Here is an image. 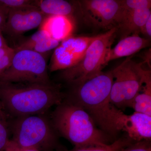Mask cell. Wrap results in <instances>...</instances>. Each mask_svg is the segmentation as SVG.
Here are the masks:
<instances>
[{"instance_id": "6da1fadb", "label": "cell", "mask_w": 151, "mask_h": 151, "mask_svg": "<svg viewBox=\"0 0 151 151\" xmlns=\"http://www.w3.org/2000/svg\"><path fill=\"white\" fill-rule=\"evenodd\" d=\"M59 84L0 81V102L10 119L45 114L65 99Z\"/></svg>"}, {"instance_id": "7a4b0ae2", "label": "cell", "mask_w": 151, "mask_h": 151, "mask_svg": "<svg viewBox=\"0 0 151 151\" xmlns=\"http://www.w3.org/2000/svg\"><path fill=\"white\" fill-rule=\"evenodd\" d=\"M113 82L112 70L100 72L81 84L73 85L65 99L84 109L97 127L113 139L119 132L113 120L110 94Z\"/></svg>"}, {"instance_id": "3957f363", "label": "cell", "mask_w": 151, "mask_h": 151, "mask_svg": "<svg viewBox=\"0 0 151 151\" xmlns=\"http://www.w3.org/2000/svg\"><path fill=\"white\" fill-rule=\"evenodd\" d=\"M50 116L59 136L76 147L105 146L114 141L97 127L83 108L65 98Z\"/></svg>"}, {"instance_id": "277c9868", "label": "cell", "mask_w": 151, "mask_h": 151, "mask_svg": "<svg viewBox=\"0 0 151 151\" xmlns=\"http://www.w3.org/2000/svg\"><path fill=\"white\" fill-rule=\"evenodd\" d=\"M9 124L11 140L22 147L54 151L60 145L59 135L46 113L10 119Z\"/></svg>"}, {"instance_id": "5b68a950", "label": "cell", "mask_w": 151, "mask_h": 151, "mask_svg": "<svg viewBox=\"0 0 151 151\" xmlns=\"http://www.w3.org/2000/svg\"><path fill=\"white\" fill-rule=\"evenodd\" d=\"M132 57L112 69L113 82L110 94L112 105L118 109L131 108L135 97L142 90L143 84L151 78V70L142 68L143 63H137Z\"/></svg>"}, {"instance_id": "8992f818", "label": "cell", "mask_w": 151, "mask_h": 151, "mask_svg": "<svg viewBox=\"0 0 151 151\" xmlns=\"http://www.w3.org/2000/svg\"><path fill=\"white\" fill-rule=\"evenodd\" d=\"M118 31L114 27L96 35L82 59L76 65L63 70L60 76L71 86L81 84L102 72L105 58Z\"/></svg>"}, {"instance_id": "52a82bcc", "label": "cell", "mask_w": 151, "mask_h": 151, "mask_svg": "<svg viewBox=\"0 0 151 151\" xmlns=\"http://www.w3.org/2000/svg\"><path fill=\"white\" fill-rule=\"evenodd\" d=\"M47 69L43 55L29 50H15L9 67L0 74V81L49 84L52 82L49 77Z\"/></svg>"}, {"instance_id": "ba28073f", "label": "cell", "mask_w": 151, "mask_h": 151, "mask_svg": "<svg viewBox=\"0 0 151 151\" xmlns=\"http://www.w3.org/2000/svg\"><path fill=\"white\" fill-rule=\"evenodd\" d=\"M85 21L95 27L118 28L124 17L121 0H83L77 2Z\"/></svg>"}, {"instance_id": "9c48e42d", "label": "cell", "mask_w": 151, "mask_h": 151, "mask_svg": "<svg viewBox=\"0 0 151 151\" xmlns=\"http://www.w3.org/2000/svg\"><path fill=\"white\" fill-rule=\"evenodd\" d=\"M94 36H70L55 48L48 68L50 72L64 70L76 65L84 56Z\"/></svg>"}, {"instance_id": "30bf717a", "label": "cell", "mask_w": 151, "mask_h": 151, "mask_svg": "<svg viewBox=\"0 0 151 151\" xmlns=\"http://www.w3.org/2000/svg\"><path fill=\"white\" fill-rule=\"evenodd\" d=\"M113 113L114 124L119 133L126 132L127 137L134 142L151 141V116L135 112L126 115L114 106Z\"/></svg>"}, {"instance_id": "8fae6325", "label": "cell", "mask_w": 151, "mask_h": 151, "mask_svg": "<svg viewBox=\"0 0 151 151\" xmlns=\"http://www.w3.org/2000/svg\"><path fill=\"white\" fill-rule=\"evenodd\" d=\"M47 16L37 7L9 10L2 32L11 36L21 35L40 26Z\"/></svg>"}, {"instance_id": "7c38bea8", "label": "cell", "mask_w": 151, "mask_h": 151, "mask_svg": "<svg viewBox=\"0 0 151 151\" xmlns=\"http://www.w3.org/2000/svg\"><path fill=\"white\" fill-rule=\"evenodd\" d=\"M150 45V40L141 37L139 35H134L122 38L116 46L107 52L105 65L111 60L133 55Z\"/></svg>"}, {"instance_id": "4fadbf2b", "label": "cell", "mask_w": 151, "mask_h": 151, "mask_svg": "<svg viewBox=\"0 0 151 151\" xmlns=\"http://www.w3.org/2000/svg\"><path fill=\"white\" fill-rule=\"evenodd\" d=\"M151 15V9L124 10V17L117 28V33H120L121 39L134 35H139Z\"/></svg>"}, {"instance_id": "5bb4252c", "label": "cell", "mask_w": 151, "mask_h": 151, "mask_svg": "<svg viewBox=\"0 0 151 151\" xmlns=\"http://www.w3.org/2000/svg\"><path fill=\"white\" fill-rule=\"evenodd\" d=\"M40 27V29L60 42L71 36L74 29L71 18L60 15L47 16Z\"/></svg>"}, {"instance_id": "9a60e30c", "label": "cell", "mask_w": 151, "mask_h": 151, "mask_svg": "<svg viewBox=\"0 0 151 151\" xmlns=\"http://www.w3.org/2000/svg\"><path fill=\"white\" fill-rule=\"evenodd\" d=\"M60 42L52 38L46 32L39 29L14 49L15 50H29L44 55L45 53L56 48Z\"/></svg>"}, {"instance_id": "2e32d148", "label": "cell", "mask_w": 151, "mask_h": 151, "mask_svg": "<svg viewBox=\"0 0 151 151\" xmlns=\"http://www.w3.org/2000/svg\"><path fill=\"white\" fill-rule=\"evenodd\" d=\"M34 4L47 16L60 15L71 18L75 11L74 6L64 0H36Z\"/></svg>"}, {"instance_id": "e0dca14e", "label": "cell", "mask_w": 151, "mask_h": 151, "mask_svg": "<svg viewBox=\"0 0 151 151\" xmlns=\"http://www.w3.org/2000/svg\"><path fill=\"white\" fill-rule=\"evenodd\" d=\"M142 88V92L135 97L131 108L135 112L151 116V78L145 82Z\"/></svg>"}, {"instance_id": "ac0fdd59", "label": "cell", "mask_w": 151, "mask_h": 151, "mask_svg": "<svg viewBox=\"0 0 151 151\" xmlns=\"http://www.w3.org/2000/svg\"><path fill=\"white\" fill-rule=\"evenodd\" d=\"M134 142L128 137H122L114 141L113 143L103 146L76 147L68 150L60 145L56 151H121L132 143Z\"/></svg>"}, {"instance_id": "d6986e66", "label": "cell", "mask_w": 151, "mask_h": 151, "mask_svg": "<svg viewBox=\"0 0 151 151\" xmlns=\"http://www.w3.org/2000/svg\"><path fill=\"white\" fill-rule=\"evenodd\" d=\"M10 119L0 102V151H4L10 140Z\"/></svg>"}, {"instance_id": "ffe728a7", "label": "cell", "mask_w": 151, "mask_h": 151, "mask_svg": "<svg viewBox=\"0 0 151 151\" xmlns=\"http://www.w3.org/2000/svg\"><path fill=\"white\" fill-rule=\"evenodd\" d=\"M34 1L31 0H0V5L9 10L12 9H22L36 8Z\"/></svg>"}, {"instance_id": "44dd1931", "label": "cell", "mask_w": 151, "mask_h": 151, "mask_svg": "<svg viewBox=\"0 0 151 151\" xmlns=\"http://www.w3.org/2000/svg\"><path fill=\"white\" fill-rule=\"evenodd\" d=\"M15 53L14 49L8 45L0 49V74L9 67Z\"/></svg>"}, {"instance_id": "7402d4cb", "label": "cell", "mask_w": 151, "mask_h": 151, "mask_svg": "<svg viewBox=\"0 0 151 151\" xmlns=\"http://www.w3.org/2000/svg\"><path fill=\"white\" fill-rule=\"evenodd\" d=\"M124 10L130 11L145 9H151L150 0H121Z\"/></svg>"}, {"instance_id": "603a6c76", "label": "cell", "mask_w": 151, "mask_h": 151, "mask_svg": "<svg viewBox=\"0 0 151 151\" xmlns=\"http://www.w3.org/2000/svg\"><path fill=\"white\" fill-rule=\"evenodd\" d=\"M121 151H151L150 141L134 142Z\"/></svg>"}, {"instance_id": "cb8c5ba5", "label": "cell", "mask_w": 151, "mask_h": 151, "mask_svg": "<svg viewBox=\"0 0 151 151\" xmlns=\"http://www.w3.org/2000/svg\"><path fill=\"white\" fill-rule=\"evenodd\" d=\"M4 151H39L35 149L27 148L20 147L10 139L6 146Z\"/></svg>"}, {"instance_id": "d4e9b609", "label": "cell", "mask_w": 151, "mask_h": 151, "mask_svg": "<svg viewBox=\"0 0 151 151\" xmlns=\"http://www.w3.org/2000/svg\"><path fill=\"white\" fill-rule=\"evenodd\" d=\"M9 10L4 7L0 5V32H2L7 19Z\"/></svg>"}, {"instance_id": "484cf974", "label": "cell", "mask_w": 151, "mask_h": 151, "mask_svg": "<svg viewBox=\"0 0 151 151\" xmlns=\"http://www.w3.org/2000/svg\"><path fill=\"white\" fill-rule=\"evenodd\" d=\"M143 34L146 36L148 39L150 40L151 37V15L147 20L142 29Z\"/></svg>"}, {"instance_id": "4316f807", "label": "cell", "mask_w": 151, "mask_h": 151, "mask_svg": "<svg viewBox=\"0 0 151 151\" xmlns=\"http://www.w3.org/2000/svg\"><path fill=\"white\" fill-rule=\"evenodd\" d=\"M143 55H144V57H143V59L144 60L143 63H146L149 65L150 69H151V49L150 48L148 50H146Z\"/></svg>"}, {"instance_id": "83f0119b", "label": "cell", "mask_w": 151, "mask_h": 151, "mask_svg": "<svg viewBox=\"0 0 151 151\" xmlns=\"http://www.w3.org/2000/svg\"><path fill=\"white\" fill-rule=\"evenodd\" d=\"M7 45L4 38L3 37L2 32H0V49Z\"/></svg>"}]
</instances>
